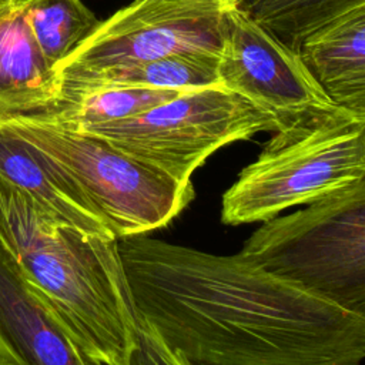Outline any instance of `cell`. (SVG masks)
Here are the masks:
<instances>
[{
    "instance_id": "13",
    "label": "cell",
    "mask_w": 365,
    "mask_h": 365,
    "mask_svg": "<svg viewBox=\"0 0 365 365\" xmlns=\"http://www.w3.org/2000/svg\"><path fill=\"white\" fill-rule=\"evenodd\" d=\"M220 56L207 53L174 54L133 66L61 74L60 93L100 87H143L190 90L218 86Z\"/></svg>"
},
{
    "instance_id": "1",
    "label": "cell",
    "mask_w": 365,
    "mask_h": 365,
    "mask_svg": "<svg viewBox=\"0 0 365 365\" xmlns=\"http://www.w3.org/2000/svg\"><path fill=\"white\" fill-rule=\"evenodd\" d=\"M118 252L147 351L161 365H361L365 317L244 254L143 235Z\"/></svg>"
},
{
    "instance_id": "14",
    "label": "cell",
    "mask_w": 365,
    "mask_h": 365,
    "mask_svg": "<svg viewBox=\"0 0 365 365\" xmlns=\"http://www.w3.org/2000/svg\"><path fill=\"white\" fill-rule=\"evenodd\" d=\"M180 93V90L143 87H100L66 91L60 93L54 106L40 115L71 128H83L138 115Z\"/></svg>"
},
{
    "instance_id": "5",
    "label": "cell",
    "mask_w": 365,
    "mask_h": 365,
    "mask_svg": "<svg viewBox=\"0 0 365 365\" xmlns=\"http://www.w3.org/2000/svg\"><path fill=\"white\" fill-rule=\"evenodd\" d=\"M240 252L365 317V177L262 222Z\"/></svg>"
},
{
    "instance_id": "2",
    "label": "cell",
    "mask_w": 365,
    "mask_h": 365,
    "mask_svg": "<svg viewBox=\"0 0 365 365\" xmlns=\"http://www.w3.org/2000/svg\"><path fill=\"white\" fill-rule=\"evenodd\" d=\"M0 242L86 358L148 361L115 237L51 218L0 177Z\"/></svg>"
},
{
    "instance_id": "11",
    "label": "cell",
    "mask_w": 365,
    "mask_h": 365,
    "mask_svg": "<svg viewBox=\"0 0 365 365\" xmlns=\"http://www.w3.org/2000/svg\"><path fill=\"white\" fill-rule=\"evenodd\" d=\"M58 71L41 53L26 0L0 10V120L46 114L57 101Z\"/></svg>"
},
{
    "instance_id": "8",
    "label": "cell",
    "mask_w": 365,
    "mask_h": 365,
    "mask_svg": "<svg viewBox=\"0 0 365 365\" xmlns=\"http://www.w3.org/2000/svg\"><path fill=\"white\" fill-rule=\"evenodd\" d=\"M218 78L230 91L277 117L282 127L307 111L334 106L299 51L241 6L227 14Z\"/></svg>"
},
{
    "instance_id": "10",
    "label": "cell",
    "mask_w": 365,
    "mask_h": 365,
    "mask_svg": "<svg viewBox=\"0 0 365 365\" xmlns=\"http://www.w3.org/2000/svg\"><path fill=\"white\" fill-rule=\"evenodd\" d=\"M0 177L51 218L86 232L114 237L88 198L4 121H0Z\"/></svg>"
},
{
    "instance_id": "6",
    "label": "cell",
    "mask_w": 365,
    "mask_h": 365,
    "mask_svg": "<svg viewBox=\"0 0 365 365\" xmlns=\"http://www.w3.org/2000/svg\"><path fill=\"white\" fill-rule=\"evenodd\" d=\"M281 127L271 113L218 84L181 91L130 118L76 130L98 135L180 181H191L220 148Z\"/></svg>"
},
{
    "instance_id": "12",
    "label": "cell",
    "mask_w": 365,
    "mask_h": 365,
    "mask_svg": "<svg viewBox=\"0 0 365 365\" xmlns=\"http://www.w3.org/2000/svg\"><path fill=\"white\" fill-rule=\"evenodd\" d=\"M298 51L336 107L365 117V4L311 34Z\"/></svg>"
},
{
    "instance_id": "4",
    "label": "cell",
    "mask_w": 365,
    "mask_h": 365,
    "mask_svg": "<svg viewBox=\"0 0 365 365\" xmlns=\"http://www.w3.org/2000/svg\"><path fill=\"white\" fill-rule=\"evenodd\" d=\"M0 121L37 148L88 198L117 240L165 227L194 198L191 181H180L98 135L43 115Z\"/></svg>"
},
{
    "instance_id": "7",
    "label": "cell",
    "mask_w": 365,
    "mask_h": 365,
    "mask_svg": "<svg viewBox=\"0 0 365 365\" xmlns=\"http://www.w3.org/2000/svg\"><path fill=\"white\" fill-rule=\"evenodd\" d=\"M241 0H133L58 66V76L133 66L182 53L220 56L227 14Z\"/></svg>"
},
{
    "instance_id": "15",
    "label": "cell",
    "mask_w": 365,
    "mask_h": 365,
    "mask_svg": "<svg viewBox=\"0 0 365 365\" xmlns=\"http://www.w3.org/2000/svg\"><path fill=\"white\" fill-rule=\"evenodd\" d=\"M26 6L34 40L56 68L100 24L81 0H26Z\"/></svg>"
},
{
    "instance_id": "16",
    "label": "cell",
    "mask_w": 365,
    "mask_h": 365,
    "mask_svg": "<svg viewBox=\"0 0 365 365\" xmlns=\"http://www.w3.org/2000/svg\"><path fill=\"white\" fill-rule=\"evenodd\" d=\"M365 0H241L240 6L294 50Z\"/></svg>"
},
{
    "instance_id": "3",
    "label": "cell",
    "mask_w": 365,
    "mask_h": 365,
    "mask_svg": "<svg viewBox=\"0 0 365 365\" xmlns=\"http://www.w3.org/2000/svg\"><path fill=\"white\" fill-rule=\"evenodd\" d=\"M365 177V117L334 106L307 111L265 143L224 192L228 225L265 222Z\"/></svg>"
},
{
    "instance_id": "17",
    "label": "cell",
    "mask_w": 365,
    "mask_h": 365,
    "mask_svg": "<svg viewBox=\"0 0 365 365\" xmlns=\"http://www.w3.org/2000/svg\"><path fill=\"white\" fill-rule=\"evenodd\" d=\"M19 1H21V0H0V10L4 9V7H7V6L16 4V3H19Z\"/></svg>"
},
{
    "instance_id": "9",
    "label": "cell",
    "mask_w": 365,
    "mask_h": 365,
    "mask_svg": "<svg viewBox=\"0 0 365 365\" xmlns=\"http://www.w3.org/2000/svg\"><path fill=\"white\" fill-rule=\"evenodd\" d=\"M0 365H86V356L1 242Z\"/></svg>"
}]
</instances>
